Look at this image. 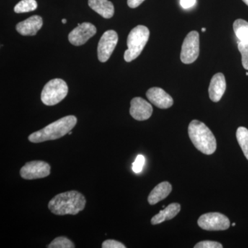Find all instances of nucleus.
Instances as JSON below:
<instances>
[{"label":"nucleus","mask_w":248,"mask_h":248,"mask_svg":"<svg viewBox=\"0 0 248 248\" xmlns=\"http://www.w3.org/2000/svg\"><path fill=\"white\" fill-rule=\"evenodd\" d=\"M66 22H67V20L66 19H63L62 20V22L63 23V24H66Z\"/></svg>","instance_id":"obj_28"},{"label":"nucleus","mask_w":248,"mask_h":248,"mask_svg":"<svg viewBox=\"0 0 248 248\" xmlns=\"http://www.w3.org/2000/svg\"><path fill=\"white\" fill-rule=\"evenodd\" d=\"M86 200L82 194L76 190L59 194L48 203V209L54 215H76L85 208Z\"/></svg>","instance_id":"obj_1"},{"label":"nucleus","mask_w":248,"mask_h":248,"mask_svg":"<svg viewBox=\"0 0 248 248\" xmlns=\"http://www.w3.org/2000/svg\"><path fill=\"white\" fill-rule=\"evenodd\" d=\"M195 248H222L223 246L217 241H201L194 246Z\"/></svg>","instance_id":"obj_24"},{"label":"nucleus","mask_w":248,"mask_h":248,"mask_svg":"<svg viewBox=\"0 0 248 248\" xmlns=\"http://www.w3.org/2000/svg\"><path fill=\"white\" fill-rule=\"evenodd\" d=\"M42 18L39 16H33L23 22L18 23L16 25V30L20 35L33 36L42 29Z\"/></svg>","instance_id":"obj_13"},{"label":"nucleus","mask_w":248,"mask_h":248,"mask_svg":"<svg viewBox=\"0 0 248 248\" xmlns=\"http://www.w3.org/2000/svg\"><path fill=\"white\" fill-rule=\"evenodd\" d=\"M118 42V35L113 30L106 31L98 44V59L101 62H106L110 58Z\"/></svg>","instance_id":"obj_9"},{"label":"nucleus","mask_w":248,"mask_h":248,"mask_svg":"<svg viewBox=\"0 0 248 248\" xmlns=\"http://www.w3.org/2000/svg\"><path fill=\"white\" fill-rule=\"evenodd\" d=\"M78 119L73 115L66 116L49 124L42 130L31 134L29 140L32 143H42L58 140L69 133L76 126Z\"/></svg>","instance_id":"obj_2"},{"label":"nucleus","mask_w":248,"mask_h":248,"mask_svg":"<svg viewBox=\"0 0 248 248\" xmlns=\"http://www.w3.org/2000/svg\"><path fill=\"white\" fill-rule=\"evenodd\" d=\"M146 97L155 107L161 109L169 108L174 103L172 97L161 88H151L147 91Z\"/></svg>","instance_id":"obj_12"},{"label":"nucleus","mask_w":248,"mask_h":248,"mask_svg":"<svg viewBox=\"0 0 248 248\" xmlns=\"http://www.w3.org/2000/svg\"><path fill=\"white\" fill-rule=\"evenodd\" d=\"M226 81L223 73L215 74L212 78L209 86L208 92L210 99L214 102L221 100L223 94L226 92Z\"/></svg>","instance_id":"obj_14"},{"label":"nucleus","mask_w":248,"mask_h":248,"mask_svg":"<svg viewBox=\"0 0 248 248\" xmlns=\"http://www.w3.org/2000/svg\"><path fill=\"white\" fill-rule=\"evenodd\" d=\"M200 55V35L198 32L191 31L184 39L181 52V60L186 64L195 62Z\"/></svg>","instance_id":"obj_6"},{"label":"nucleus","mask_w":248,"mask_h":248,"mask_svg":"<svg viewBox=\"0 0 248 248\" xmlns=\"http://www.w3.org/2000/svg\"><path fill=\"white\" fill-rule=\"evenodd\" d=\"M97 29L89 22L78 24V27L73 29L68 35V40L72 45L81 46L86 44L90 38L95 35Z\"/></svg>","instance_id":"obj_10"},{"label":"nucleus","mask_w":248,"mask_h":248,"mask_svg":"<svg viewBox=\"0 0 248 248\" xmlns=\"http://www.w3.org/2000/svg\"><path fill=\"white\" fill-rule=\"evenodd\" d=\"M145 0H128V5L129 7L132 9H135L138 7Z\"/></svg>","instance_id":"obj_27"},{"label":"nucleus","mask_w":248,"mask_h":248,"mask_svg":"<svg viewBox=\"0 0 248 248\" xmlns=\"http://www.w3.org/2000/svg\"><path fill=\"white\" fill-rule=\"evenodd\" d=\"M197 0H180V4L184 9H187L195 6Z\"/></svg>","instance_id":"obj_26"},{"label":"nucleus","mask_w":248,"mask_h":248,"mask_svg":"<svg viewBox=\"0 0 248 248\" xmlns=\"http://www.w3.org/2000/svg\"><path fill=\"white\" fill-rule=\"evenodd\" d=\"M202 32H205V28H203V29H202Z\"/></svg>","instance_id":"obj_30"},{"label":"nucleus","mask_w":248,"mask_h":248,"mask_svg":"<svg viewBox=\"0 0 248 248\" xmlns=\"http://www.w3.org/2000/svg\"><path fill=\"white\" fill-rule=\"evenodd\" d=\"M243 1L246 4V5H248V0H243Z\"/></svg>","instance_id":"obj_29"},{"label":"nucleus","mask_w":248,"mask_h":248,"mask_svg":"<svg viewBox=\"0 0 248 248\" xmlns=\"http://www.w3.org/2000/svg\"><path fill=\"white\" fill-rule=\"evenodd\" d=\"M180 210V204L177 203L170 204L166 208L161 210L157 215L152 218V224L157 225L163 223V222L172 219L174 217L177 216Z\"/></svg>","instance_id":"obj_17"},{"label":"nucleus","mask_w":248,"mask_h":248,"mask_svg":"<svg viewBox=\"0 0 248 248\" xmlns=\"http://www.w3.org/2000/svg\"><path fill=\"white\" fill-rule=\"evenodd\" d=\"M68 85L61 79H54L45 85L41 94V100L45 105L55 106L66 97Z\"/></svg>","instance_id":"obj_5"},{"label":"nucleus","mask_w":248,"mask_h":248,"mask_svg":"<svg viewBox=\"0 0 248 248\" xmlns=\"http://www.w3.org/2000/svg\"><path fill=\"white\" fill-rule=\"evenodd\" d=\"M233 29L239 42L248 44V22L242 19H238L233 24Z\"/></svg>","instance_id":"obj_18"},{"label":"nucleus","mask_w":248,"mask_h":248,"mask_svg":"<svg viewBox=\"0 0 248 248\" xmlns=\"http://www.w3.org/2000/svg\"><path fill=\"white\" fill-rule=\"evenodd\" d=\"M50 174V166L42 161H32L27 162L20 170V175L27 180L42 179Z\"/></svg>","instance_id":"obj_8"},{"label":"nucleus","mask_w":248,"mask_h":248,"mask_svg":"<svg viewBox=\"0 0 248 248\" xmlns=\"http://www.w3.org/2000/svg\"><path fill=\"white\" fill-rule=\"evenodd\" d=\"M90 7L106 19H110L115 14L113 4L109 0H89Z\"/></svg>","instance_id":"obj_15"},{"label":"nucleus","mask_w":248,"mask_h":248,"mask_svg":"<svg viewBox=\"0 0 248 248\" xmlns=\"http://www.w3.org/2000/svg\"><path fill=\"white\" fill-rule=\"evenodd\" d=\"M149 37V29L145 26L139 25L130 31L127 39L128 49L124 53V60L125 62L133 61L140 56Z\"/></svg>","instance_id":"obj_4"},{"label":"nucleus","mask_w":248,"mask_h":248,"mask_svg":"<svg viewBox=\"0 0 248 248\" xmlns=\"http://www.w3.org/2000/svg\"><path fill=\"white\" fill-rule=\"evenodd\" d=\"M103 248H125L126 246H124L122 243L120 241H115V240H106L102 244Z\"/></svg>","instance_id":"obj_25"},{"label":"nucleus","mask_w":248,"mask_h":248,"mask_svg":"<svg viewBox=\"0 0 248 248\" xmlns=\"http://www.w3.org/2000/svg\"><path fill=\"white\" fill-rule=\"evenodd\" d=\"M145 161H146V159H145V157L143 155H138L137 156L136 159H135V162L133 164V170L134 172L137 173V174L141 172L142 170H143V166H144Z\"/></svg>","instance_id":"obj_23"},{"label":"nucleus","mask_w":248,"mask_h":248,"mask_svg":"<svg viewBox=\"0 0 248 248\" xmlns=\"http://www.w3.org/2000/svg\"><path fill=\"white\" fill-rule=\"evenodd\" d=\"M236 135L238 143L248 160V130L245 127H239L236 130Z\"/></svg>","instance_id":"obj_19"},{"label":"nucleus","mask_w":248,"mask_h":248,"mask_svg":"<svg viewBox=\"0 0 248 248\" xmlns=\"http://www.w3.org/2000/svg\"><path fill=\"white\" fill-rule=\"evenodd\" d=\"M48 248H74L76 246L71 240L65 236H59L47 246Z\"/></svg>","instance_id":"obj_21"},{"label":"nucleus","mask_w":248,"mask_h":248,"mask_svg":"<svg viewBox=\"0 0 248 248\" xmlns=\"http://www.w3.org/2000/svg\"><path fill=\"white\" fill-rule=\"evenodd\" d=\"M153 107L141 97L133 98L130 102V114L135 120H148L153 114Z\"/></svg>","instance_id":"obj_11"},{"label":"nucleus","mask_w":248,"mask_h":248,"mask_svg":"<svg viewBox=\"0 0 248 248\" xmlns=\"http://www.w3.org/2000/svg\"><path fill=\"white\" fill-rule=\"evenodd\" d=\"M68 134H69V135H71V134H72V131H70V132H69V133H68Z\"/></svg>","instance_id":"obj_32"},{"label":"nucleus","mask_w":248,"mask_h":248,"mask_svg":"<svg viewBox=\"0 0 248 248\" xmlns=\"http://www.w3.org/2000/svg\"><path fill=\"white\" fill-rule=\"evenodd\" d=\"M238 48L242 56L241 61H242L243 66L245 69L248 70V44L239 42Z\"/></svg>","instance_id":"obj_22"},{"label":"nucleus","mask_w":248,"mask_h":248,"mask_svg":"<svg viewBox=\"0 0 248 248\" xmlns=\"http://www.w3.org/2000/svg\"><path fill=\"white\" fill-rule=\"evenodd\" d=\"M191 141L198 151L205 155L213 154L217 149V140L208 127L198 120H193L188 126Z\"/></svg>","instance_id":"obj_3"},{"label":"nucleus","mask_w":248,"mask_h":248,"mask_svg":"<svg viewBox=\"0 0 248 248\" xmlns=\"http://www.w3.org/2000/svg\"><path fill=\"white\" fill-rule=\"evenodd\" d=\"M198 225L205 231H226L231 226L229 218L219 213L204 214L198 219Z\"/></svg>","instance_id":"obj_7"},{"label":"nucleus","mask_w":248,"mask_h":248,"mask_svg":"<svg viewBox=\"0 0 248 248\" xmlns=\"http://www.w3.org/2000/svg\"><path fill=\"white\" fill-rule=\"evenodd\" d=\"M246 76H248V73H246Z\"/></svg>","instance_id":"obj_33"},{"label":"nucleus","mask_w":248,"mask_h":248,"mask_svg":"<svg viewBox=\"0 0 248 248\" xmlns=\"http://www.w3.org/2000/svg\"><path fill=\"white\" fill-rule=\"evenodd\" d=\"M171 191H172V186L169 182L160 183L157 186H155V188L151 191L148 196V203L152 205L159 203L161 201L166 199L170 195Z\"/></svg>","instance_id":"obj_16"},{"label":"nucleus","mask_w":248,"mask_h":248,"mask_svg":"<svg viewBox=\"0 0 248 248\" xmlns=\"http://www.w3.org/2000/svg\"><path fill=\"white\" fill-rule=\"evenodd\" d=\"M37 8V3L35 0H22L15 6L14 11L16 14L31 12Z\"/></svg>","instance_id":"obj_20"},{"label":"nucleus","mask_w":248,"mask_h":248,"mask_svg":"<svg viewBox=\"0 0 248 248\" xmlns=\"http://www.w3.org/2000/svg\"><path fill=\"white\" fill-rule=\"evenodd\" d=\"M235 225H236V224H235V223H232V226H235Z\"/></svg>","instance_id":"obj_31"}]
</instances>
